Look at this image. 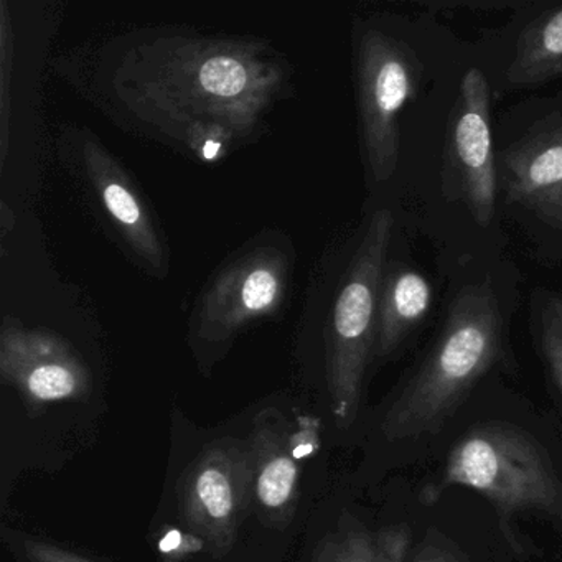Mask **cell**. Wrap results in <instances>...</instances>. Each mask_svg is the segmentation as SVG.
Listing matches in <instances>:
<instances>
[{
  "label": "cell",
  "instance_id": "cell-20",
  "mask_svg": "<svg viewBox=\"0 0 562 562\" xmlns=\"http://www.w3.org/2000/svg\"><path fill=\"white\" fill-rule=\"evenodd\" d=\"M205 542L203 539H200L199 536L193 535V532H182L179 529H169V531L164 532L162 538L159 541V551L166 555L167 559H176L183 558V555L189 554V552L199 551L200 548H203Z\"/></svg>",
  "mask_w": 562,
  "mask_h": 562
},
{
  "label": "cell",
  "instance_id": "cell-19",
  "mask_svg": "<svg viewBox=\"0 0 562 562\" xmlns=\"http://www.w3.org/2000/svg\"><path fill=\"white\" fill-rule=\"evenodd\" d=\"M411 562H467V559L440 535H430L420 542Z\"/></svg>",
  "mask_w": 562,
  "mask_h": 562
},
{
  "label": "cell",
  "instance_id": "cell-4",
  "mask_svg": "<svg viewBox=\"0 0 562 562\" xmlns=\"http://www.w3.org/2000/svg\"><path fill=\"white\" fill-rule=\"evenodd\" d=\"M393 229V212L384 206L374 210L330 292L324 321L325 374L340 427L350 426L357 416L374 358L378 301Z\"/></svg>",
  "mask_w": 562,
  "mask_h": 562
},
{
  "label": "cell",
  "instance_id": "cell-8",
  "mask_svg": "<svg viewBox=\"0 0 562 562\" xmlns=\"http://www.w3.org/2000/svg\"><path fill=\"white\" fill-rule=\"evenodd\" d=\"M255 495L251 450L236 442L209 446L179 485L180 518L216 554L232 548Z\"/></svg>",
  "mask_w": 562,
  "mask_h": 562
},
{
  "label": "cell",
  "instance_id": "cell-9",
  "mask_svg": "<svg viewBox=\"0 0 562 562\" xmlns=\"http://www.w3.org/2000/svg\"><path fill=\"white\" fill-rule=\"evenodd\" d=\"M0 376L32 406L78 400L90 391V371L77 348L47 328L4 317L0 328Z\"/></svg>",
  "mask_w": 562,
  "mask_h": 562
},
{
  "label": "cell",
  "instance_id": "cell-2",
  "mask_svg": "<svg viewBox=\"0 0 562 562\" xmlns=\"http://www.w3.org/2000/svg\"><path fill=\"white\" fill-rule=\"evenodd\" d=\"M503 315L490 282L465 285L447 312L430 353L384 416L391 442L436 432L498 361Z\"/></svg>",
  "mask_w": 562,
  "mask_h": 562
},
{
  "label": "cell",
  "instance_id": "cell-14",
  "mask_svg": "<svg viewBox=\"0 0 562 562\" xmlns=\"http://www.w3.org/2000/svg\"><path fill=\"white\" fill-rule=\"evenodd\" d=\"M559 75H562V5L536 19L519 35L508 81L528 87Z\"/></svg>",
  "mask_w": 562,
  "mask_h": 562
},
{
  "label": "cell",
  "instance_id": "cell-5",
  "mask_svg": "<svg viewBox=\"0 0 562 562\" xmlns=\"http://www.w3.org/2000/svg\"><path fill=\"white\" fill-rule=\"evenodd\" d=\"M449 486L475 490L503 522L516 513L541 512L562 519V480L541 443L519 427L488 423L460 437L439 482L424 492L437 498Z\"/></svg>",
  "mask_w": 562,
  "mask_h": 562
},
{
  "label": "cell",
  "instance_id": "cell-12",
  "mask_svg": "<svg viewBox=\"0 0 562 562\" xmlns=\"http://www.w3.org/2000/svg\"><path fill=\"white\" fill-rule=\"evenodd\" d=\"M562 183V123L526 137L503 154L502 187L506 203L529 206Z\"/></svg>",
  "mask_w": 562,
  "mask_h": 562
},
{
  "label": "cell",
  "instance_id": "cell-22",
  "mask_svg": "<svg viewBox=\"0 0 562 562\" xmlns=\"http://www.w3.org/2000/svg\"><path fill=\"white\" fill-rule=\"evenodd\" d=\"M541 222L562 232V183L528 206Z\"/></svg>",
  "mask_w": 562,
  "mask_h": 562
},
{
  "label": "cell",
  "instance_id": "cell-11",
  "mask_svg": "<svg viewBox=\"0 0 562 562\" xmlns=\"http://www.w3.org/2000/svg\"><path fill=\"white\" fill-rule=\"evenodd\" d=\"M255 470V496L261 508L271 513H288L297 496L301 462L292 452L291 436L284 419L274 409L265 411L255 420L251 443Z\"/></svg>",
  "mask_w": 562,
  "mask_h": 562
},
{
  "label": "cell",
  "instance_id": "cell-21",
  "mask_svg": "<svg viewBox=\"0 0 562 562\" xmlns=\"http://www.w3.org/2000/svg\"><path fill=\"white\" fill-rule=\"evenodd\" d=\"M297 432L291 434L292 452L302 462L318 450V420L314 417H301Z\"/></svg>",
  "mask_w": 562,
  "mask_h": 562
},
{
  "label": "cell",
  "instance_id": "cell-16",
  "mask_svg": "<svg viewBox=\"0 0 562 562\" xmlns=\"http://www.w3.org/2000/svg\"><path fill=\"white\" fill-rule=\"evenodd\" d=\"M539 347L552 381L562 394V297L544 295L538 314Z\"/></svg>",
  "mask_w": 562,
  "mask_h": 562
},
{
  "label": "cell",
  "instance_id": "cell-1",
  "mask_svg": "<svg viewBox=\"0 0 562 562\" xmlns=\"http://www.w3.org/2000/svg\"><path fill=\"white\" fill-rule=\"evenodd\" d=\"M58 77L131 136L215 164L255 146L295 90L268 38L146 25L65 52Z\"/></svg>",
  "mask_w": 562,
  "mask_h": 562
},
{
  "label": "cell",
  "instance_id": "cell-17",
  "mask_svg": "<svg viewBox=\"0 0 562 562\" xmlns=\"http://www.w3.org/2000/svg\"><path fill=\"white\" fill-rule=\"evenodd\" d=\"M14 77V31L8 2H0V159H8L9 120H11V80Z\"/></svg>",
  "mask_w": 562,
  "mask_h": 562
},
{
  "label": "cell",
  "instance_id": "cell-6",
  "mask_svg": "<svg viewBox=\"0 0 562 562\" xmlns=\"http://www.w3.org/2000/svg\"><path fill=\"white\" fill-rule=\"evenodd\" d=\"M58 153L120 251L146 274L166 279L172 269L169 239L130 170L85 126L64 127Z\"/></svg>",
  "mask_w": 562,
  "mask_h": 562
},
{
  "label": "cell",
  "instance_id": "cell-10",
  "mask_svg": "<svg viewBox=\"0 0 562 562\" xmlns=\"http://www.w3.org/2000/svg\"><path fill=\"white\" fill-rule=\"evenodd\" d=\"M447 164L459 195L479 225H488L496 202L490 88L483 71L472 68L460 81L447 139Z\"/></svg>",
  "mask_w": 562,
  "mask_h": 562
},
{
  "label": "cell",
  "instance_id": "cell-3",
  "mask_svg": "<svg viewBox=\"0 0 562 562\" xmlns=\"http://www.w3.org/2000/svg\"><path fill=\"white\" fill-rule=\"evenodd\" d=\"M294 241L278 228L256 233L233 251L196 295L189 318V345L210 363L246 331L274 321L288 305L294 282Z\"/></svg>",
  "mask_w": 562,
  "mask_h": 562
},
{
  "label": "cell",
  "instance_id": "cell-7",
  "mask_svg": "<svg viewBox=\"0 0 562 562\" xmlns=\"http://www.w3.org/2000/svg\"><path fill=\"white\" fill-rule=\"evenodd\" d=\"M355 93L361 156L374 183L400 162L401 116L416 97L419 64L407 45L373 25L355 35Z\"/></svg>",
  "mask_w": 562,
  "mask_h": 562
},
{
  "label": "cell",
  "instance_id": "cell-18",
  "mask_svg": "<svg viewBox=\"0 0 562 562\" xmlns=\"http://www.w3.org/2000/svg\"><path fill=\"white\" fill-rule=\"evenodd\" d=\"M21 552L27 562H94L93 559L57 542L37 538L22 539Z\"/></svg>",
  "mask_w": 562,
  "mask_h": 562
},
{
  "label": "cell",
  "instance_id": "cell-15",
  "mask_svg": "<svg viewBox=\"0 0 562 562\" xmlns=\"http://www.w3.org/2000/svg\"><path fill=\"white\" fill-rule=\"evenodd\" d=\"M411 548L406 525L371 529L361 526L341 529L325 539L314 562H404Z\"/></svg>",
  "mask_w": 562,
  "mask_h": 562
},
{
  "label": "cell",
  "instance_id": "cell-13",
  "mask_svg": "<svg viewBox=\"0 0 562 562\" xmlns=\"http://www.w3.org/2000/svg\"><path fill=\"white\" fill-rule=\"evenodd\" d=\"M432 305V288L420 272L386 266L378 301L374 357H390L426 317Z\"/></svg>",
  "mask_w": 562,
  "mask_h": 562
}]
</instances>
